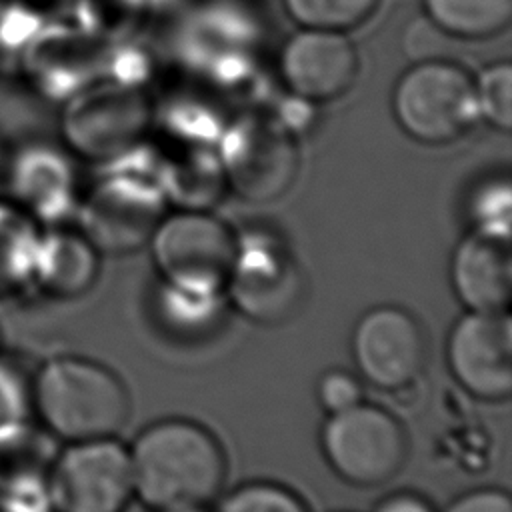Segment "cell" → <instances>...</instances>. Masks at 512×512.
<instances>
[{
	"instance_id": "2e32d148",
	"label": "cell",
	"mask_w": 512,
	"mask_h": 512,
	"mask_svg": "<svg viewBox=\"0 0 512 512\" xmlns=\"http://www.w3.org/2000/svg\"><path fill=\"white\" fill-rule=\"evenodd\" d=\"M358 66V50L346 32L298 28L280 46L274 70L284 92L318 104L342 96Z\"/></svg>"
},
{
	"instance_id": "74e56055",
	"label": "cell",
	"mask_w": 512,
	"mask_h": 512,
	"mask_svg": "<svg viewBox=\"0 0 512 512\" xmlns=\"http://www.w3.org/2000/svg\"><path fill=\"white\" fill-rule=\"evenodd\" d=\"M4 160H6V150L0 144V176H2V168H4Z\"/></svg>"
},
{
	"instance_id": "4fadbf2b",
	"label": "cell",
	"mask_w": 512,
	"mask_h": 512,
	"mask_svg": "<svg viewBox=\"0 0 512 512\" xmlns=\"http://www.w3.org/2000/svg\"><path fill=\"white\" fill-rule=\"evenodd\" d=\"M350 346L360 376L388 392L412 384L426 362V340L418 320L392 304L364 312L354 326Z\"/></svg>"
},
{
	"instance_id": "f35d334b",
	"label": "cell",
	"mask_w": 512,
	"mask_h": 512,
	"mask_svg": "<svg viewBox=\"0 0 512 512\" xmlns=\"http://www.w3.org/2000/svg\"><path fill=\"white\" fill-rule=\"evenodd\" d=\"M6 2H8V0H0V10L4 8V4H6Z\"/></svg>"
},
{
	"instance_id": "d6986e66",
	"label": "cell",
	"mask_w": 512,
	"mask_h": 512,
	"mask_svg": "<svg viewBox=\"0 0 512 512\" xmlns=\"http://www.w3.org/2000/svg\"><path fill=\"white\" fill-rule=\"evenodd\" d=\"M100 252L70 222L46 226L40 232L32 296L50 300H74L84 296L98 278Z\"/></svg>"
},
{
	"instance_id": "ba28073f",
	"label": "cell",
	"mask_w": 512,
	"mask_h": 512,
	"mask_svg": "<svg viewBox=\"0 0 512 512\" xmlns=\"http://www.w3.org/2000/svg\"><path fill=\"white\" fill-rule=\"evenodd\" d=\"M148 248L162 284L224 294L236 234L210 210H174L162 216Z\"/></svg>"
},
{
	"instance_id": "52a82bcc",
	"label": "cell",
	"mask_w": 512,
	"mask_h": 512,
	"mask_svg": "<svg viewBox=\"0 0 512 512\" xmlns=\"http://www.w3.org/2000/svg\"><path fill=\"white\" fill-rule=\"evenodd\" d=\"M166 212L168 204L152 176L106 168L82 190L72 222L100 254H130L148 246Z\"/></svg>"
},
{
	"instance_id": "9a60e30c",
	"label": "cell",
	"mask_w": 512,
	"mask_h": 512,
	"mask_svg": "<svg viewBox=\"0 0 512 512\" xmlns=\"http://www.w3.org/2000/svg\"><path fill=\"white\" fill-rule=\"evenodd\" d=\"M110 42L76 22H48L26 46V76L44 98L64 102L106 74Z\"/></svg>"
},
{
	"instance_id": "30bf717a",
	"label": "cell",
	"mask_w": 512,
	"mask_h": 512,
	"mask_svg": "<svg viewBox=\"0 0 512 512\" xmlns=\"http://www.w3.org/2000/svg\"><path fill=\"white\" fill-rule=\"evenodd\" d=\"M46 482L52 512H124L134 496L128 448L116 438L66 442Z\"/></svg>"
},
{
	"instance_id": "8fae6325",
	"label": "cell",
	"mask_w": 512,
	"mask_h": 512,
	"mask_svg": "<svg viewBox=\"0 0 512 512\" xmlns=\"http://www.w3.org/2000/svg\"><path fill=\"white\" fill-rule=\"evenodd\" d=\"M302 294V274L286 242L266 228L236 234V252L224 286L230 304L254 322L288 318Z\"/></svg>"
},
{
	"instance_id": "ac0fdd59",
	"label": "cell",
	"mask_w": 512,
	"mask_h": 512,
	"mask_svg": "<svg viewBox=\"0 0 512 512\" xmlns=\"http://www.w3.org/2000/svg\"><path fill=\"white\" fill-rule=\"evenodd\" d=\"M154 126L168 142L216 146L222 130L238 110L214 86L178 72L160 94H154Z\"/></svg>"
},
{
	"instance_id": "cb8c5ba5",
	"label": "cell",
	"mask_w": 512,
	"mask_h": 512,
	"mask_svg": "<svg viewBox=\"0 0 512 512\" xmlns=\"http://www.w3.org/2000/svg\"><path fill=\"white\" fill-rule=\"evenodd\" d=\"M48 440L34 420L0 430V486L48 474L54 458Z\"/></svg>"
},
{
	"instance_id": "1f68e13d",
	"label": "cell",
	"mask_w": 512,
	"mask_h": 512,
	"mask_svg": "<svg viewBox=\"0 0 512 512\" xmlns=\"http://www.w3.org/2000/svg\"><path fill=\"white\" fill-rule=\"evenodd\" d=\"M0 512H52L46 474L0 486Z\"/></svg>"
},
{
	"instance_id": "f1b7e54d",
	"label": "cell",
	"mask_w": 512,
	"mask_h": 512,
	"mask_svg": "<svg viewBox=\"0 0 512 512\" xmlns=\"http://www.w3.org/2000/svg\"><path fill=\"white\" fill-rule=\"evenodd\" d=\"M214 512H308L302 498L274 482H250L232 490Z\"/></svg>"
},
{
	"instance_id": "e0dca14e",
	"label": "cell",
	"mask_w": 512,
	"mask_h": 512,
	"mask_svg": "<svg viewBox=\"0 0 512 512\" xmlns=\"http://www.w3.org/2000/svg\"><path fill=\"white\" fill-rule=\"evenodd\" d=\"M450 282L470 312H506L512 296L510 234L472 228L454 248Z\"/></svg>"
},
{
	"instance_id": "484cf974",
	"label": "cell",
	"mask_w": 512,
	"mask_h": 512,
	"mask_svg": "<svg viewBox=\"0 0 512 512\" xmlns=\"http://www.w3.org/2000/svg\"><path fill=\"white\" fill-rule=\"evenodd\" d=\"M32 370L18 354H0V430L30 422L32 418Z\"/></svg>"
},
{
	"instance_id": "5bb4252c",
	"label": "cell",
	"mask_w": 512,
	"mask_h": 512,
	"mask_svg": "<svg viewBox=\"0 0 512 512\" xmlns=\"http://www.w3.org/2000/svg\"><path fill=\"white\" fill-rule=\"evenodd\" d=\"M454 380L474 398L506 400L512 394V330L508 312L462 314L446 338Z\"/></svg>"
},
{
	"instance_id": "d4e9b609",
	"label": "cell",
	"mask_w": 512,
	"mask_h": 512,
	"mask_svg": "<svg viewBox=\"0 0 512 512\" xmlns=\"http://www.w3.org/2000/svg\"><path fill=\"white\" fill-rule=\"evenodd\" d=\"M298 28L350 32L364 24L382 0H280Z\"/></svg>"
},
{
	"instance_id": "7402d4cb",
	"label": "cell",
	"mask_w": 512,
	"mask_h": 512,
	"mask_svg": "<svg viewBox=\"0 0 512 512\" xmlns=\"http://www.w3.org/2000/svg\"><path fill=\"white\" fill-rule=\"evenodd\" d=\"M170 0H72V22L106 42L140 38Z\"/></svg>"
},
{
	"instance_id": "277c9868",
	"label": "cell",
	"mask_w": 512,
	"mask_h": 512,
	"mask_svg": "<svg viewBox=\"0 0 512 512\" xmlns=\"http://www.w3.org/2000/svg\"><path fill=\"white\" fill-rule=\"evenodd\" d=\"M154 130V98L148 88L102 78L62 102L60 142L76 160L116 164Z\"/></svg>"
},
{
	"instance_id": "83f0119b",
	"label": "cell",
	"mask_w": 512,
	"mask_h": 512,
	"mask_svg": "<svg viewBox=\"0 0 512 512\" xmlns=\"http://www.w3.org/2000/svg\"><path fill=\"white\" fill-rule=\"evenodd\" d=\"M224 294H206L192 292L162 284L160 290V308L162 316L178 330L196 332L208 326L220 310Z\"/></svg>"
},
{
	"instance_id": "e575fe53",
	"label": "cell",
	"mask_w": 512,
	"mask_h": 512,
	"mask_svg": "<svg viewBox=\"0 0 512 512\" xmlns=\"http://www.w3.org/2000/svg\"><path fill=\"white\" fill-rule=\"evenodd\" d=\"M442 34L426 16L418 22H412L402 38V46L404 52L414 58V62L418 60H426V58H436L434 54V38ZM446 36V34H444Z\"/></svg>"
},
{
	"instance_id": "8992f818",
	"label": "cell",
	"mask_w": 512,
	"mask_h": 512,
	"mask_svg": "<svg viewBox=\"0 0 512 512\" xmlns=\"http://www.w3.org/2000/svg\"><path fill=\"white\" fill-rule=\"evenodd\" d=\"M392 114L412 140L450 144L480 120L474 76L448 58L418 60L394 84Z\"/></svg>"
},
{
	"instance_id": "603a6c76",
	"label": "cell",
	"mask_w": 512,
	"mask_h": 512,
	"mask_svg": "<svg viewBox=\"0 0 512 512\" xmlns=\"http://www.w3.org/2000/svg\"><path fill=\"white\" fill-rule=\"evenodd\" d=\"M424 16L446 36L484 40L512 20V0H422Z\"/></svg>"
},
{
	"instance_id": "4dcf8cb0",
	"label": "cell",
	"mask_w": 512,
	"mask_h": 512,
	"mask_svg": "<svg viewBox=\"0 0 512 512\" xmlns=\"http://www.w3.org/2000/svg\"><path fill=\"white\" fill-rule=\"evenodd\" d=\"M316 396L328 414H336L362 402V384L346 370H328L318 380Z\"/></svg>"
},
{
	"instance_id": "4316f807",
	"label": "cell",
	"mask_w": 512,
	"mask_h": 512,
	"mask_svg": "<svg viewBox=\"0 0 512 512\" xmlns=\"http://www.w3.org/2000/svg\"><path fill=\"white\" fill-rule=\"evenodd\" d=\"M476 98L480 118L492 128L508 132L512 128V66L508 60L486 66L476 78Z\"/></svg>"
},
{
	"instance_id": "44dd1931",
	"label": "cell",
	"mask_w": 512,
	"mask_h": 512,
	"mask_svg": "<svg viewBox=\"0 0 512 512\" xmlns=\"http://www.w3.org/2000/svg\"><path fill=\"white\" fill-rule=\"evenodd\" d=\"M42 226L0 196V302L32 296V270Z\"/></svg>"
},
{
	"instance_id": "d590c367",
	"label": "cell",
	"mask_w": 512,
	"mask_h": 512,
	"mask_svg": "<svg viewBox=\"0 0 512 512\" xmlns=\"http://www.w3.org/2000/svg\"><path fill=\"white\" fill-rule=\"evenodd\" d=\"M374 512H434V508L416 492H394L386 496Z\"/></svg>"
},
{
	"instance_id": "7c38bea8",
	"label": "cell",
	"mask_w": 512,
	"mask_h": 512,
	"mask_svg": "<svg viewBox=\"0 0 512 512\" xmlns=\"http://www.w3.org/2000/svg\"><path fill=\"white\" fill-rule=\"evenodd\" d=\"M80 194L76 158L62 142L28 140L6 152L0 196L38 226L72 222Z\"/></svg>"
},
{
	"instance_id": "ab89813d",
	"label": "cell",
	"mask_w": 512,
	"mask_h": 512,
	"mask_svg": "<svg viewBox=\"0 0 512 512\" xmlns=\"http://www.w3.org/2000/svg\"><path fill=\"white\" fill-rule=\"evenodd\" d=\"M190 512H206V510H190Z\"/></svg>"
},
{
	"instance_id": "9c48e42d",
	"label": "cell",
	"mask_w": 512,
	"mask_h": 512,
	"mask_svg": "<svg viewBox=\"0 0 512 512\" xmlns=\"http://www.w3.org/2000/svg\"><path fill=\"white\" fill-rule=\"evenodd\" d=\"M328 466L354 486H380L394 478L408 452L402 424L384 408L360 402L328 414L320 430Z\"/></svg>"
},
{
	"instance_id": "836d02e7",
	"label": "cell",
	"mask_w": 512,
	"mask_h": 512,
	"mask_svg": "<svg viewBox=\"0 0 512 512\" xmlns=\"http://www.w3.org/2000/svg\"><path fill=\"white\" fill-rule=\"evenodd\" d=\"M444 512H512V500L504 490L480 488L462 494Z\"/></svg>"
},
{
	"instance_id": "d6a6232c",
	"label": "cell",
	"mask_w": 512,
	"mask_h": 512,
	"mask_svg": "<svg viewBox=\"0 0 512 512\" xmlns=\"http://www.w3.org/2000/svg\"><path fill=\"white\" fill-rule=\"evenodd\" d=\"M268 108L276 114V118L298 138L314 128L316 122V104L294 96L290 92H284L276 102H270Z\"/></svg>"
},
{
	"instance_id": "5b68a950",
	"label": "cell",
	"mask_w": 512,
	"mask_h": 512,
	"mask_svg": "<svg viewBox=\"0 0 512 512\" xmlns=\"http://www.w3.org/2000/svg\"><path fill=\"white\" fill-rule=\"evenodd\" d=\"M214 148L228 190L246 202L282 198L300 172L298 136L268 106L236 110Z\"/></svg>"
},
{
	"instance_id": "3957f363",
	"label": "cell",
	"mask_w": 512,
	"mask_h": 512,
	"mask_svg": "<svg viewBox=\"0 0 512 512\" xmlns=\"http://www.w3.org/2000/svg\"><path fill=\"white\" fill-rule=\"evenodd\" d=\"M128 412L124 382L92 358L56 354L32 370V418L62 444L114 438Z\"/></svg>"
},
{
	"instance_id": "7a4b0ae2",
	"label": "cell",
	"mask_w": 512,
	"mask_h": 512,
	"mask_svg": "<svg viewBox=\"0 0 512 512\" xmlns=\"http://www.w3.org/2000/svg\"><path fill=\"white\" fill-rule=\"evenodd\" d=\"M128 456L134 496L152 512L206 510L226 476L220 442L210 430L184 418L144 428Z\"/></svg>"
},
{
	"instance_id": "ffe728a7",
	"label": "cell",
	"mask_w": 512,
	"mask_h": 512,
	"mask_svg": "<svg viewBox=\"0 0 512 512\" xmlns=\"http://www.w3.org/2000/svg\"><path fill=\"white\" fill-rule=\"evenodd\" d=\"M156 184L176 210H212L228 192L214 146L162 144Z\"/></svg>"
},
{
	"instance_id": "8d00e7d4",
	"label": "cell",
	"mask_w": 512,
	"mask_h": 512,
	"mask_svg": "<svg viewBox=\"0 0 512 512\" xmlns=\"http://www.w3.org/2000/svg\"><path fill=\"white\" fill-rule=\"evenodd\" d=\"M6 350V338H4V328L0 324V354Z\"/></svg>"
},
{
	"instance_id": "6da1fadb",
	"label": "cell",
	"mask_w": 512,
	"mask_h": 512,
	"mask_svg": "<svg viewBox=\"0 0 512 512\" xmlns=\"http://www.w3.org/2000/svg\"><path fill=\"white\" fill-rule=\"evenodd\" d=\"M266 34L250 0H188L176 8L166 48L178 72L214 86L240 110L270 104Z\"/></svg>"
},
{
	"instance_id": "f546056e",
	"label": "cell",
	"mask_w": 512,
	"mask_h": 512,
	"mask_svg": "<svg viewBox=\"0 0 512 512\" xmlns=\"http://www.w3.org/2000/svg\"><path fill=\"white\" fill-rule=\"evenodd\" d=\"M472 228L510 234L512 190L508 178L486 180L470 198Z\"/></svg>"
}]
</instances>
